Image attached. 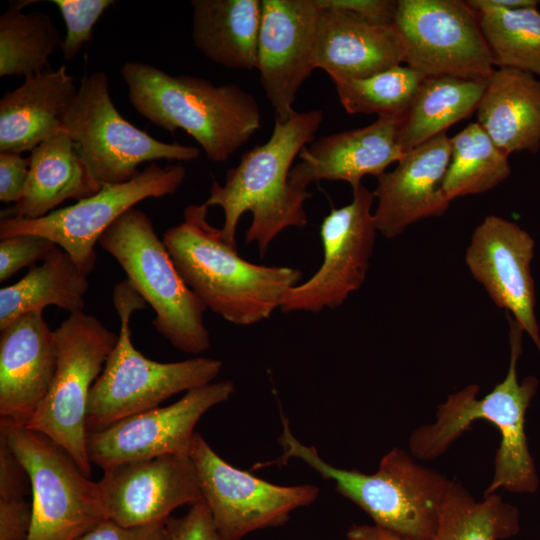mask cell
Returning <instances> with one entry per match:
<instances>
[{"instance_id": "cell-42", "label": "cell", "mask_w": 540, "mask_h": 540, "mask_svg": "<svg viewBox=\"0 0 540 540\" xmlns=\"http://www.w3.org/2000/svg\"><path fill=\"white\" fill-rule=\"evenodd\" d=\"M348 540H410L396 535L377 525H352L347 533Z\"/></svg>"}, {"instance_id": "cell-6", "label": "cell", "mask_w": 540, "mask_h": 540, "mask_svg": "<svg viewBox=\"0 0 540 540\" xmlns=\"http://www.w3.org/2000/svg\"><path fill=\"white\" fill-rule=\"evenodd\" d=\"M113 301L120 319L118 340L95 381L87 407L88 434L124 418L159 407L169 397L209 383L220 373V360L196 357L158 362L145 357L132 342L130 320L145 301L123 280L114 288Z\"/></svg>"}, {"instance_id": "cell-18", "label": "cell", "mask_w": 540, "mask_h": 540, "mask_svg": "<svg viewBox=\"0 0 540 540\" xmlns=\"http://www.w3.org/2000/svg\"><path fill=\"white\" fill-rule=\"evenodd\" d=\"M535 242L515 222L489 215L475 228L465 262L492 301L512 314L540 352L535 286L530 264Z\"/></svg>"}, {"instance_id": "cell-4", "label": "cell", "mask_w": 540, "mask_h": 540, "mask_svg": "<svg viewBox=\"0 0 540 540\" xmlns=\"http://www.w3.org/2000/svg\"><path fill=\"white\" fill-rule=\"evenodd\" d=\"M121 75L140 115L170 133L184 130L214 162L227 161L261 126L256 99L236 84L170 75L140 62L125 63Z\"/></svg>"}, {"instance_id": "cell-7", "label": "cell", "mask_w": 540, "mask_h": 540, "mask_svg": "<svg viewBox=\"0 0 540 540\" xmlns=\"http://www.w3.org/2000/svg\"><path fill=\"white\" fill-rule=\"evenodd\" d=\"M98 244L120 264L132 288L155 313L152 325L178 350L200 354L210 347L205 305L185 284L150 218L131 208Z\"/></svg>"}, {"instance_id": "cell-9", "label": "cell", "mask_w": 540, "mask_h": 540, "mask_svg": "<svg viewBox=\"0 0 540 540\" xmlns=\"http://www.w3.org/2000/svg\"><path fill=\"white\" fill-rule=\"evenodd\" d=\"M62 129L101 186L129 181L144 162L192 161L200 156L197 147L164 143L127 121L114 106L108 77L101 71L82 77L62 118Z\"/></svg>"}, {"instance_id": "cell-24", "label": "cell", "mask_w": 540, "mask_h": 540, "mask_svg": "<svg viewBox=\"0 0 540 540\" xmlns=\"http://www.w3.org/2000/svg\"><path fill=\"white\" fill-rule=\"evenodd\" d=\"M29 177L21 199L3 209L1 219H38L68 199L96 194L99 185L63 129L36 146L29 156Z\"/></svg>"}, {"instance_id": "cell-26", "label": "cell", "mask_w": 540, "mask_h": 540, "mask_svg": "<svg viewBox=\"0 0 540 540\" xmlns=\"http://www.w3.org/2000/svg\"><path fill=\"white\" fill-rule=\"evenodd\" d=\"M192 40L228 69H257L261 0H193Z\"/></svg>"}, {"instance_id": "cell-19", "label": "cell", "mask_w": 540, "mask_h": 540, "mask_svg": "<svg viewBox=\"0 0 540 540\" xmlns=\"http://www.w3.org/2000/svg\"><path fill=\"white\" fill-rule=\"evenodd\" d=\"M0 332V426H26L56 372L55 332L43 310L21 315Z\"/></svg>"}, {"instance_id": "cell-32", "label": "cell", "mask_w": 540, "mask_h": 540, "mask_svg": "<svg viewBox=\"0 0 540 540\" xmlns=\"http://www.w3.org/2000/svg\"><path fill=\"white\" fill-rule=\"evenodd\" d=\"M508 156L477 123L451 138V159L441 191L452 200L489 191L511 174Z\"/></svg>"}, {"instance_id": "cell-33", "label": "cell", "mask_w": 540, "mask_h": 540, "mask_svg": "<svg viewBox=\"0 0 540 540\" xmlns=\"http://www.w3.org/2000/svg\"><path fill=\"white\" fill-rule=\"evenodd\" d=\"M425 78L407 65H397L366 78L333 83L349 114L403 117Z\"/></svg>"}, {"instance_id": "cell-28", "label": "cell", "mask_w": 540, "mask_h": 540, "mask_svg": "<svg viewBox=\"0 0 540 540\" xmlns=\"http://www.w3.org/2000/svg\"><path fill=\"white\" fill-rule=\"evenodd\" d=\"M488 80L450 76L426 77L403 117L399 141L406 153L470 117L478 108Z\"/></svg>"}, {"instance_id": "cell-23", "label": "cell", "mask_w": 540, "mask_h": 540, "mask_svg": "<svg viewBox=\"0 0 540 540\" xmlns=\"http://www.w3.org/2000/svg\"><path fill=\"white\" fill-rule=\"evenodd\" d=\"M77 91L65 65L25 77L0 100V152H31L61 131Z\"/></svg>"}, {"instance_id": "cell-31", "label": "cell", "mask_w": 540, "mask_h": 540, "mask_svg": "<svg viewBox=\"0 0 540 540\" xmlns=\"http://www.w3.org/2000/svg\"><path fill=\"white\" fill-rule=\"evenodd\" d=\"M35 0L10 1L0 16V76H29L48 67V57L61 38L45 12L23 13Z\"/></svg>"}, {"instance_id": "cell-22", "label": "cell", "mask_w": 540, "mask_h": 540, "mask_svg": "<svg viewBox=\"0 0 540 540\" xmlns=\"http://www.w3.org/2000/svg\"><path fill=\"white\" fill-rule=\"evenodd\" d=\"M402 63L404 47L394 25L320 7L316 69L326 72L332 82L366 78Z\"/></svg>"}, {"instance_id": "cell-21", "label": "cell", "mask_w": 540, "mask_h": 540, "mask_svg": "<svg viewBox=\"0 0 540 540\" xmlns=\"http://www.w3.org/2000/svg\"><path fill=\"white\" fill-rule=\"evenodd\" d=\"M403 117L378 116L367 126L311 142L299 153L290 182L302 190L321 180L344 181L354 188L366 175L378 178L405 154L399 141Z\"/></svg>"}, {"instance_id": "cell-20", "label": "cell", "mask_w": 540, "mask_h": 540, "mask_svg": "<svg viewBox=\"0 0 540 540\" xmlns=\"http://www.w3.org/2000/svg\"><path fill=\"white\" fill-rule=\"evenodd\" d=\"M451 159V138L441 133L406 152L373 192L377 231L393 239L411 224L442 215L449 207L441 185Z\"/></svg>"}, {"instance_id": "cell-39", "label": "cell", "mask_w": 540, "mask_h": 540, "mask_svg": "<svg viewBox=\"0 0 540 540\" xmlns=\"http://www.w3.org/2000/svg\"><path fill=\"white\" fill-rule=\"evenodd\" d=\"M164 523L123 527L107 518L75 540H163Z\"/></svg>"}, {"instance_id": "cell-35", "label": "cell", "mask_w": 540, "mask_h": 540, "mask_svg": "<svg viewBox=\"0 0 540 540\" xmlns=\"http://www.w3.org/2000/svg\"><path fill=\"white\" fill-rule=\"evenodd\" d=\"M56 247L50 239L37 234H18L0 242V281L4 282L25 267L44 260Z\"/></svg>"}, {"instance_id": "cell-2", "label": "cell", "mask_w": 540, "mask_h": 540, "mask_svg": "<svg viewBox=\"0 0 540 540\" xmlns=\"http://www.w3.org/2000/svg\"><path fill=\"white\" fill-rule=\"evenodd\" d=\"M207 214L204 203L188 205L183 222L163 234L181 278L207 309L232 324L252 325L269 318L285 293L299 284L302 272L243 259Z\"/></svg>"}, {"instance_id": "cell-3", "label": "cell", "mask_w": 540, "mask_h": 540, "mask_svg": "<svg viewBox=\"0 0 540 540\" xmlns=\"http://www.w3.org/2000/svg\"><path fill=\"white\" fill-rule=\"evenodd\" d=\"M510 362L507 374L491 392L477 398L479 386L470 384L448 395L437 408L435 421L416 428L409 438L410 454L420 460L442 456L476 420L491 422L501 440L494 457V472L484 496L504 489L532 494L539 487V477L525 432V416L537 392L539 381L517 377V362L522 353L523 330L509 316Z\"/></svg>"}, {"instance_id": "cell-11", "label": "cell", "mask_w": 540, "mask_h": 540, "mask_svg": "<svg viewBox=\"0 0 540 540\" xmlns=\"http://www.w3.org/2000/svg\"><path fill=\"white\" fill-rule=\"evenodd\" d=\"M185 177L186 170L182 165L160 167L152 162L129 181L103 184L96 194L44 217L1 219L0 238L18 234L46 237L66 251L80 270L89 275L95 267V246L102 234L140 201L174 194Z\"/></svg>"}, {"instance_id": "cell-1", "label": "cell", "mask_w": 540, "mask_h": 540, "mask_svg": "<svg viewBox=\"0 0 540 540\" xmlns=\"http://www.w3.org/2000/svg\"><path fill=\"white\" fill-rule=\"evenodd\" d=\"M322 120L321 110L296 111L285 121L275 119L267 142L242 154L239 164L227 171L223 185L213 179L204 204L222 208L220 232L227 244L237 248L236 231L245 212L252 214L246 242H255L260 256L286 228L307 225L304 202L311 194L292 185L290 171Z\"/></svg>"}, {"instance_id": "cell-12", "label": "cell", "mask_w": 540, "mask_h": 540, "mask_svg": "<svg viewBox=\"0 0 540 540\" xmlns=\"http://www.w3.org/2000/svg\"><path fill=\"white\" fill-rule=\"evenodd\" d=\"M393 25L404 63L426 77L488 80L496 69L467 0H398Z\"/></svg>"}, {"instance_id": "cell-13", "label": "cell", "mask_w": 540, "mask_h": 540, "mask_svg": "<svg viewBox=\"0 0 540 540\" xmlns=\"http://www.w3.org/2000/svg\"><path fill=\"white\" fill-rule=\"evenodd\" d=\"M188 455L223 540H241L251 532L281 526L294 510L319 496L315 485H276L232 466L197 432Z\"/></svg>"}, {"instance_id": "cell-8", "label": "cell", "mask_w": 540, "mask_h": 540, "mask_svg": "<svg viewBox=\"0 0 540 540\" xmlns=\"http://www.w3.org/2000/svg\"><path fill=\"white\" fill-rule=\"evenodd\" d=\"M57 367L45 399L25 427L62 447L90 477L87 407L90 391L118 333L85 312L69 314L56 330Z\"/></svg>"}, {"instance_id": "cell-38", "label": "cell", "mask_w": 540, "mask_h": 540, "mask_svg": "<svg viewBox=\"0 0 540 540\" xmlns=\"http://www.w3.org/2000/svg\"><path fill=\"white\" fill-rule=\"evenodd\" d=\"M29 157L19 153L0 152V200L14 204L25 190L29 177Z\"/></svg>"}, {"instance_id": "cell-30", "label": "cell", "mask_w": 540, "mask_h": 540, "mask_svg": "<svg viewBox=\"0 0 540 540\" xmlns=\"http://www.w3.org/2000/svg\"><path fill=\"white\" fill-rule=\"evenodd\" d=\"M519 531L517 507L496 493L477 501L465 487L453 481L432 540H502Z\"/></svg>"}, {"instance_id": "cell-27", "label": "cell", "mask_w": 540, "mask_h": 540, "mask_svg": "<svg viewBox=\"0 0 540 540\" xmlns=\"http://www.w3.org/2000/svg\"><path fill=\"white\" fill-rule=\"evenodd\" d=\"M88 275L57 246L43 263L0 290V330L21 315L54 305L70 314L84 312Z\"/></svg>"}, {"instance_id": "cell-25", "label": "cell", "mask_w": 540, "mask_h": 540, "mask_svg": "<svg viewBox=\"0 0 540 540\" xmlns=\"http://www.w3.org/2000/svg\"><path fill=\"white\" fill-rule=\"evenodd\" d=\"M477 123L507 155L540 149V80L496 68L476 110Z\"/></svg>"}, {"instance_id": "cell-14", "label": "cell", "mask_w": 540, "mask_h": 540, "mask_svg": "<svg viewBox=\"0 0 540 540\" xmlns=\"http://www.w3.org/2000/svg\"><path fill=\"white\" fill-rule=\"evenodd\" d=\"M352 192L349 204L331 209L324 217L322 264L308 280L285 293L280 305L283 312L336 308L364 283L377 233L372 213L375 197L363 184Z\"/></svg>"}, {"instance_id": "cell-29", "label": "cell", "mask_w": 540, "mask_h": 540, "mask_svg": "<svg viewBox=\"0 0 540 540\" xmlns=\"http://www.w3.org/2000/svg\"><path fill=\"white\" fill-rule=\"evenodd\" d=\"M497 68L540 76V12L537 7L503 9L486 0H467Z\"/></svg>"}, {"instance_id": "cell-17", "label": "cell", "mask_w": 540, "mask_h": 540, "mask_svg": "<svg viewBox=\"0 0 540 540\" xmlns=\"http://www.w3.org/2000/svg\"><path fill=\"white\" fill-rule=\"evenodd\" d=\"M98 486L108 519L123 527L164 523L184 505L202 500L187 454H167L103 469Z\"/></svg>"}, {"instance_id": "cell-34", "label": "cell", "mask_w": 540, "mask_h": 540, "mask_svg": "<svg viewBox=\"0 0 540 540\" xmlns=\"http://www.w3.org/2000/svg\"><path fill=\"white\" fill-rule=\"evenodd\" d=\"M64 19L66 35L60 46L66 61L73 60L82 47L92 40V30L113 0H54Z\"/></svg>"}, {"instance_id": "cell-37", "label": "cell", "mask_w": 540, "mask_h": 540, "mask_svg": "<svg viewBox=\"0 0 540 540\" xmlns=\"http://www.w3.org/2000/svg\"><path fill=\"white\" fill-rule=\"evenodd\" d=\"M29 490L28 473L0 430V499H23Z\"/></svg>"}, {"instance_id": "cell-41", "label": "cell", "mask_w": 540, "mask_h": 540, "mask_svg": "<svg viewBox=\"0 0 540 540\" xmlns=\"http://www.w3.org/2000/svg\"><path fill=\"white\" fill-rule=\"evenodd\" d=\"M32 504L23 499H0V540H26Z\"/></svg>"}, {"instance_id": "cell-10", "label": "cell", "mask_w": 540, "mask_h": 540, "mask_svg": "<svg viewBox=\"0 0 540 540\" xmlns=\"http://www.w3.org/2000/svg\"><path fill=\"white\" fill-rule=\"evenodd\" d=\"M26 469L32 522L26 540H75L107 519L97 482L47 436L25 426H0Z\"/></svg>"}, {"instance_id": "cell-15", "label": "cell", "mask_w": 540, "mask_h": 540, "mask_svg": "<svg viewBox=\"0 0 540 540\" xmlns=\"http://www.w3.org/2000/svg\"><path fill=\"white\" fill-rule=\"evenodd\" d=\"M235 391L223 380L191 389L175 403L124 418L88 435L91 464L106 469L123 462L167 454H189L195 427L214 406Z\"/></svg>"}, {"instance_id": "cell-40", "label": "cell", "mask_w": 540, "mask_h": 540, "mask_svg": "<svg viewBox=\"0 0 540 540\" xmlns=\"http://www.w3.org/2000/svg\"><path fill=\"white\" fill-rule=\"evenodd\" d=\"M320 7L349 11L379 25H393L398 1L395 0H316Z\"/></svg>"}, {"instance_id": "cell-5", "label": "cell", "mask_w": 540, "mask_h": 540, "mask_svg": "<svg viewBox=\"0 0 540 540\" xmlns=\"http://www.w3.org/2000/svg\"><path fill=\"white\" fill-rule=\"evenodd\" d=\"M279 444L282 455L271 464L297 458L324 479L331 480L343 497L367 513L375 525L410 540H432L441 506L454 480L415 462L403 449L386 453L373 474L338 468L326 462L315 447L301 443L282 415Z\"/></svg>"}, {"instance_id": "cell-16", "label": "cell", "mask_w": 540, "mask_h": 540, "mask_svg": "<svg viewBox=\"0 0 540 540\" xmlns=\"http://www.w3.org/2000/svg\"><path fill=\"white\" fill-rule=\"evenodd\" d=\"M257 70L275 119L296 111V95L316 69L320 7L316 0H261Z\"/></svg>"}, {"instance_id": "cell-36", "label": "cell", "mask_w": 540, "mask_h": 540, "mask_svg": "<svg viewBox=\"0 0 540 540\" xmlns=\"http://www.w3.org/2000/svg\"><path fill=\"white\" fill-rule=\"evenodd\" d=\"M163 540H223L203 499L180 517L170 516L164 523Z\"/></svg>"}]
</instances>
